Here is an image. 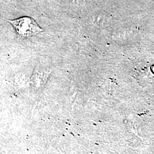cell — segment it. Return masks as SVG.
<instances>
[{
    "mask_svg": "<svg viewBox=\"0 0 154 154\" xmlns=\"http://www.w3.org/2000/svg\"><path fill=\"white\" fill-rule=\"evenodd\" d=\"M8 21L13 25L17 34L21 38H29L43 31L35 20L30 17H23Z\"/></svg>",
    "mask_w": 154,
    "mask_h": 154,
    "instance_id": "obj_1",
    "label": "cell"
}]
</instances>
